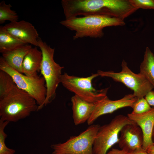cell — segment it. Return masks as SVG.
<instances>
[{
    "instance_id": "obj_1",
    "label": "cell",
    "mask_w": 154,
    "mask_h": 154,
    "mask_svg": "<svg viewBox=\"0 0 154 154\" xmlns=\"http://www.w3.org/2000/svg\"><path fill=\"white\" fill-rule=\"evenodd\" d=\"M65 20L83 15H100L124 19L137 9L129 0H62Z\"/></svg>"
},
{
    "instance_id": "obj_2",
    "label": "cell",
    "mask_w": 154,
    "mask_h": 154,
    "mask_svg": "<svg viewBox=\"0 0 154 154\" xmlns=\"http://www.w3.org/2000/svg\"><path fill=\"white\" fill-rule=\"evenodd\" d=\"M35 100L16 85L5 97L0 99V120L16 122L38 111Z\"/></svg>"
},
{
    "instance_id": "obj_3",
    "label": "cell",
    "mask_w": 154,
    "mask_h": 154,
    "mask_svg": "<svg viewBox=\"0 0 154 154\" xmlns=\"http://www.w3.org/2000/svg\"><path fill=\"white\" fill-rule=\"evenodd\" d=\"M60 24L69 29L75 31L74 40L89 37L101 38L104 35L105 27L123 26L124 20L121 19L100 15H89L82 17H76L60 22Z\"/></svg>"
},
{
    "instance_id": "obj_4",
    "label": "cell",
    "mask_w": 154,
    "mask_h": 154,
    "mask_svg": "<svg viewBox=\"0 0 154 154\" xmlns=\"http://www.w3.org/2000/svg\"><path fill=\"white\" fill-rule=\"evenodd\" d=\"M38 47L42 54V59L40 71L44 78L47 92L45 100L42 107L51 102L56 96V91L62 75L64 67L56 63L54 58V49L52 48L39 38Z\"/></svg>"
},
{
    "instance_id": "obj_5",
    "label": "cell",
    "mask_w": 154,
    "mask_h": 154,
    "mask_svg": "<svg viewBox=\"0 0 154 154\" xmlns=\"http://www.w3.org/2000/svg\"><path fill=\"white\" fill-rule=\"evenodd\" d=\"M99 76L97 73L86 77L70 75L64 72L62 74L60 83L69 91L85 101L97 104L107 97L108 88L96 90L93 86L92 80Z\"/></svg>"
},
{
    "instance_id": "obj_6",
    "label": "cell",
    "mask_w": 154,
    "mask_h": 154,
    "mask_svg": "<svg viewBox=\"0 0 154 154\" xmlns=\"http://www.w3.org/2000/svg\"><path fill=\"white\" fill-rule=\"evenodd\" d=\"M0 70L9 74L19 88L35 100L38 106V111L42 108L47 92L45 80L42 76L31 77L20 73L11 67L2 56L0 57Z\"/></svg>"
},
{
    "instance_id": "obj_7",
    "label": "cell",
    "mask_w": 154,
    "mask_h": 154,
    "mask_svg": "<svg viewBox=\"0 0 154 154\" xmlns=\"http://www.w3.org/2000/svg\"><path fill=\"white\" fill-rule=\"evenodd\" d=\"M135 123L127 116H116L109 123L100 127L93 146V154H107L108 150L118 143L119 134L123 126Z\"/></svg>"
},
{
    "instance_id": "obj_8",
    "label": "cell",
    "mask_w": 154,
    "mask_h": 154,
    "mask_svg": "<svg viewBox=\"0 0 154 154\" xmlns=\"http://www.w3.org/2000/svg\"><path fill=\"white\" fill-rule=\"evenodd\" d=\"M121 66V70L119 72L99 70L97 73L99 76L110 77L116 82L122 83L133 90V95L138 98L144 97L149 91L154 88L142 74L133 72L124 60L122 62Z\"/></svg>"
},
{
    "instance_id": "obj_9",
    "label": "cell",
    "mask_w": 154,
    "mask_h": 154,
    "mask_svg": "<svg viewBox=\"0 0 154 154\" xmlns=\"http://www.w3.org/2000/svg\"><path fill=\"white\" fill-rule=\"evenodd\" d=\"M100 126L92 125L80 134L65 142L52 145V154H93V146Z\"/></svg>"
},
{
    "instance_id": "obj_10",
    "label": "cell",
    "mask_w": 154,
    "mask_h": 154,
    "mask_svg": "<svg viewBox=\"0 0 154 154\" xmlns=\"http://www.w3.org/2000/svg\"><path fill=\"white\" fill-rule=\"evenodd\" d=\"M138 99L133 94L126 95L121 98L116 100H111L107 96L96 104L91 116L87 121L88 124L91 125L99 117L112 113L119 109L126 107L132 108Z\"/></svg>"
},
{
    "instance_id": "obj_11",
    "label": "cell",
    "mask_w": 154,
    "mask_h": 154,
    "mask_svg": "<svg viewBox=\"0 0 154 154\" xmlns=\"http://www.w3.org/2000/svg\"><path fill=\"white\" fill-rule=\"evenodd\" d=\"M117 143L121 150L130 153L142 148L143 138L142 131L136 123L127 124L123 127Z\"/></svg>"
},
{
    "instance_id": "obj_12",
    "label": "cell",
    "mask_w": 154,
    "mask_h": 154,
    "mask_svg": "<svg viewBox=\"0 0 154 154\" xmlns=\"http://www.w3.org/2000/svg\"><path fill=\"white\" fill-rule=\"evenodd\" d=\"M3 27L16 38L26 44L38 47L39 34L34 26L30 23L21 20L10 22Z\"/></svg>"
},
{
    "instance_id": "obj_13",
    "label": "cell",
    "mask_w": 154,
    "mask_h": 154,
    "mask_svg": "<svg viewBox=\"0 0 154 154\" xmlns=\"http://www.w3.org/2000/svg\"><path fill=\"white\" fill-rule=\"evenodd\" d=\"M127 116L141 130L143 138L142 148L147 151L153 143L152 135L154 127V107L145 112L138 114L131 113Z\"/></svg>"
},
{
    "instance_id": "obj_14",
    "label": "cell",
    "mask_w": 154,
    "mask_h": 154,
    "mask_svg": "<svg viewBox=\"0 0 154 154\" xmlns=\"http://www.w3.org/2000/svg\"><path fill=\"white\" fill-rule=\"evenodd\" d=\"M72 117L76 125L87 121L93 113L97 104L88 102L74 95L72 97Z\"/></svg>"
},
{
    "instance_id": "obj_15",
    "label": "cell",
    "mask_w": 154,
    "mask_h": 154,
    "mask_svg": "<svg viewBox=\"0 0 154 154\" xmlns=\"http://www.w3.org/2000/svg\"><path fill=\"white\" fill-rule=\"evenodd\" d=\"M42 56L41 51L37 47L32 48L25 56L22 64L23 74L31 77L38 76L40 71Z\"/></svg>"
},
{
    "instance_id": "obj_16",
    "label": "cell",
    "mask_w": 154,
    "mask_h": 154,
    "mask_svg": "<svg viewBox=\"0 0 154 154\" xmlns=\"http://www.w3.org/2000/svg\"><path fill=\"white\" fill-rule=\"evenodd\" d=\"M32 48L31 45L27 44L2 53V57L11 67L19 72L23 74L22 67L23 60Z\"/></svg>"
},
{
    "instance_id": "obj_17",
    "label": "cell",
    "mask_w": 154,
    "mask_h": 154,
    "mask_svg": "<svg viewBox=\"0 0 154 154\" xmlns=\"http://www.w3.org/2000/svg\"><path fill=\"white\" fill-rule=\"evenodd\" d=\"M140 71L154 88V54L148 47L146 48Z\"/></svg>"
},
{
    "instance_id": "obj_18",
    "label": "cell",
    "mask_w": 154,
    "mask_h": 154,
    "mask_svg": "<svg viewBox=\"0 0 154 154\" xmlns=\"http://www.w3.org/2000/svg\"><path fill=\"white\" fill-rule=\"evenodd\" d=\"M26 44L12 35L6 30L3 26H0V52L2 54Z\"/></svg>"
},
{
    "instance_id": "obj_19",
    "label": "cell",
    "mask_w": 154,
    "mask_h": 154,
    "mask_svg": "<svg viewBox=\"0 0 154 154\" xmlns=\"http://www.w3.org/2000/svg\"><path fill=\"white\" fill-rule=\"evenodd\" d=\"M16 85L9 74L0 70V99L7 95Z\"/></svg>"
},
{
    "instance_id": "obj_20",
    "label": "cell",
    "mask_w": 154,
    "mask_h": 154,
    "mask_svg": "<svg viewBox=\"0 0 154 154\" xmlns=\"http://www.w3.org/2000/svg\"><path fill=\"white\" fill-rule=\"evenodd\" d=\"M12 5L10 4H7L3 1L0 3V24L4 23L6 21L10 22L18 21L19 16L15 11L12 10Z\"/></svg>"
},
{
    "instance_id": "obj_21",
    "label": "cell",
    "mask_w": 154,
    "mask_h": 154,
    "mask_svg": "<svg viewBox=\"0 0 154 154\" xmlns=\"http://www.w3.org/2000/svg\"><path fill=\"white\" fill-rule=\"evenodd\" d=\"M9 122L0 120V154H14L15 151L8 148L5 143L7 135L4 132V129Z\"/></svg>"
},
{
    "instance_id": "obj_22",
    "label": "cell",
    "mask_w": 154,
    "mask_h": 154,
    "mask_svg": "<svg viewBox=\"0 0 154 154\" xmlns=\"http://www.w3.org/2000/svg\"><path fill=\"white\" fill-rule=\"evenodd\" d=\"M151 108L145 98H138L133 106L131 113L136 114H142L149 111Z\"/></svg>"
},
{
    "instance_id": "obj_23",
    "label": "cell",
    "mask_w": 154,
    "mask_h": 154,
    "mask_svg": "<svg viewBox=\"0 0 154 154\" xmlns=\"http://www.w3.org/2000/svg\"><path fill=\"white\" fill-rule=\"evenodd\" d=\"M129 1L137 10L139 9L154 10V0H129Z\"/></svg>"
},
{
    "instance_id": "obj_24",
    "label": "cell",
    "mask_w": 154,
    "mask_h": 154,
    "mask_svg": "<svg viewBox=\"0 0 154 154\" xmlns=\"http://www.w3.org/2000/svg\"><path fill=\"white\" fill-rule=\"evenodd\" d=\"M145 98L151 106L154 107V91H149L145 96Z\"/></svg>"
},
{
    "instance_id": "obj_25",
    "label": "cell",
    "mask_w": 154,
    "mask_h": 154,
    "mask_svg": "<svg viewBox=\"0 0 154 154\" xmlns=\"http://www.w3.org/2000/svg\"><path fill=\"white\" fill-rule=\"evenodd\" d=\"M107 154H126V153L121 149L113 148L107 152Z\"/></svg>"
},
{
    "instance_id": "obj_26",
    "label": "cell",
    "mask_w": 154,
    "mask_h": 154,
    "mask_svg": "<svg viewBox=\"0 0 154 154\" xmlns=\"http://www.w3.org/2000/svg\"><path fill=\"white\" fill-rule=\"evenodd\" d=\"M126 153V154H150L147 152V151L144 150L143 148L132 152Z\"/></svg>"
},
{
    "instance_id": "obj_27",
    "label": "cell",
    "mask_w": 154,
    "mask_h": 154,
    "mask_svg": "<svg viewBox=\"0 0 154 154\" xmlns=\"http://www.w3.org/2000/svg\"><path fill=\"white\" fill-rule=\"evenodd\" d=\"M147 151L150 154H154V143L147 148Z\"/></svg>"
},
{
    "instance_id": "obj_28",
    "label": "cell",
    "mask_w": 154,
    "mask_h": 154,
    "mask_svg": "<svg viewBox=\"0 0 154 154\" xmlns=\"http://www.w3.org/2000/svg\"><path fill=\"white\" fill-rule=\"evenodd\" d=\"M152 139L153 142L154 143V127L152 133Z\"/></svg>"
}]
</instances>
